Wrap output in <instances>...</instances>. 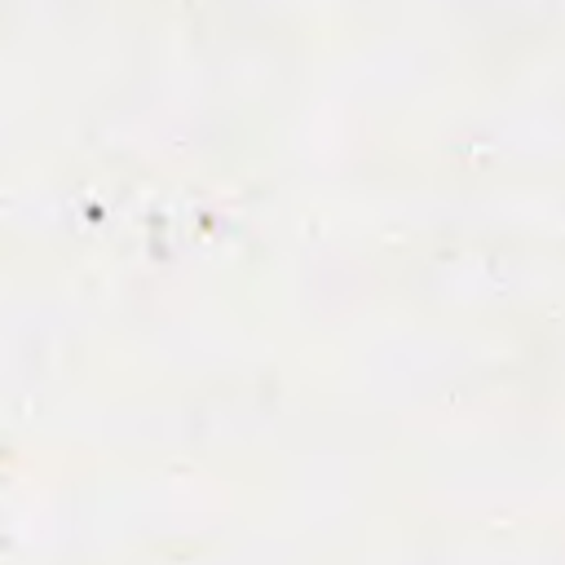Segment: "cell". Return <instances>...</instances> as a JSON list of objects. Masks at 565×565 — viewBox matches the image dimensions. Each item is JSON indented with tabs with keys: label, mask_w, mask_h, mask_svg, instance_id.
I'll list each match as a JSON object with an SVG mask.
<instances>
[]
</instances>
